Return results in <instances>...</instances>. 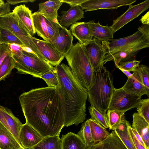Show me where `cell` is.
<instances>
[{
    "label": "cell",
    "instance_id": "obj_1",
    "mask_svg": "<svg viewBox=\"0 0 149 149\" xmlns=\"http://www.w3.org/2000/svg\"><path fill=\"white\" fill-rule=\"evenodd\" d=\"M26 123L43 137L60 135L64 126L65 109L57 88L32 89L19 97Z\"/></svg>",
    "mask_w": 149,
    "mask_h": 149
},
{
    "label": "cell",
    "instance_id": "obj_2",
    "mask_svg": "<svg viewBox=\"0 0 149 149\" xmlns=\"http://www.w3.org/2000/svg\"><path fill=\"white\" fill-rule=\"evenodd\" d=\"M60 86L57 88L64 101L65 109L64 127L82 123L86 119L87 91L83 88L73 76L69 67L62 63L52 69Z\"/></svg>",
    "mask_w": 149,
    "mask_h": 149
},
{
    "label": "cell",
    "instance_id": "obj_3",
    "mask_svg": "<svg viewBox=\"0 0 149 149\" xmlns=\"http://www.w3.org/2000/svg\"><path fill=\"white\" fill-rule=\"evenodd\" d=\"M114 88L111 74L105 67L95 71L93 81L87 91L88 101L106 116Z\"/></svg>",
    "mask_w": 149,
    "mask_h": 149
},
{
    "label": "cell",
    "instance_id": "obj_4",
    "mask_svg": "<svg viewBox=\"0 0 149 149\" xmlns=\"http://www.w3.org/2000/svg\"><path fill=\"white\" fill-rule=\"evenodd\" d=\"M65 57L74 78L87 91L93 81L95 71L88 59L84 45L77 42L73 45Z\"/></svg>",
    "mask_w": 149,
    "mask_h": 149
},
{
    "label": "cell",
    "instance_id": "obj_5",
    "mask_svg": "<svg viewBox=\"0 0 149 149\" xmlns=\"http://www.w3.org/2000/svg\"><path fill=\"white\" fill-rule=\"evenodd\" d=\"M27 48L23 47V49L12 54L14 68L17 70V73L40 78L42 75L52 69V66Z\"/></svg>",
    "mask_w": 149,
    "mask_h": 149
},
{
    "label": "cell",
    "instance_id": "obj_6",
    "mask_svg": "<svg viewBox=\"0 0 149 149\" xmlns=\"http://www.w3.org/2000/svg\"><path fill=\"white\" fill-rule=\"evenodd\" d=\"M0 27L11 31L22 42L25 47L30 49L40 58L44 60L31 38V36L12 12L0 17Z\"/></svg>",
    "mask_w": 149,
    "mask_h": 149
},
{
    "label": "cell",
    "instance_id": "obj_7",
    "mask_svg": "<svg viewBox=\"0 0 149 149\" xmlns=\"http://www.w3.org/2000/svg\"><path fill=\"white\" fill-rule=\"evenodd\" d=\"M141 100V97L127 93L122 88H114L108 109L125 112L136 108Z\"/></svg>",
    "mask_w": 149,
    "mask_h": 149
},
{
    "label": "cell",
    "instance_id": "obj_8",
    "mask_svg": "<svg viewBox=\"0 0 149 149\" xmlns=\"http://www.w3.org/2000/svg\"><path fill=\"white\" fill-rule=\"evenodd\" d=\"M86 51L91 65L95 71L104 66L103 61L107 53L103 41L95 38L84 45Z\"/></svg>",
    "mask_w": 149,
    "mask_h": 149
},
{
    "label": "cell",
    "instance_id": "obj_9",
    "mask_svg": "<svg viewBox=\"0 0 149 149\" xmlns=\"http://www.w3.org/2000/svg\"><path fill=\"white\" fill-rule=\"evenodd\" d=\"M146 40H147L138 30L129 36L113 39L111 42L106 41L103 42L107 49V54H112L130 48Z\"/></svg>",
    "mask_w": 149,
    "mask_h": 149
},
{
    "label": "cell",
    "instance_id": "obj_10",
    "mask_svg": "<svg viewBox=\"0 0 149 149\" xmlns=\"http://www.w3.org/2000/svg\"><path fill=\"white\" fill-rule=\"evenodd\" d=\"M149 8V0L135 5H130L123 14L114 20L111 26L114 33L133 19L137 17Z\"/></svg>",
    "mask_w": 149,
    "mask_h": 149
},
{
    "label": "cell",
    "instance_id": "obj_11",
    "mask_svg": "<svg viewBox=\"0 0 149 149\" xmlns=\"http://www.w3.org/2000/svg\"><path fill=\"white\" fill-rule=\"evenodd\" d=\"M31 38L45 61L52 66L60 64L65 56L59 52L51 42L32 36Z\"/></svg>",
    "mask_w": 149,
    "mask_h": 149
},
{
    "label": "cell",
    "instance_id": "obj_12",
    "mask_svg": "<svg viewBox=\"0 0 149 149\" xmlns=\"http://www.w3.org/2000/svg\"><path fill=\"white\" fill-rule=\"evenodd\" d=\"M149 47V41L146 40L127 49L112 54H107L103 61L104 65L107 62L113 60L116 65L120 63L133 59L141 50Z\"/></svg>",
    "mask_w": 149,
    "mask_h": 149
},
{
    "label": "cell",
    "instance_id": "obj_13",
    "mask_svg": "<svg viewBox=\"0 0 149 149\" xmlns=\"http://www.w3.org/2000/svg\"><path fill=\"white\" fill-rule=\"evenodd\" d=\"M136 0H86L79 6L85 12L101 9H114L122 6H130Z\"/></svg>",
    "mask_w": 149,
    "mask_h": 149
},
{
    "label": "cell",
    "instance_id": "obj_14",
    "mask_svg": "<svg viewBox=\"0 0 149 149\" xmlns=\"http://www.w3.org/2000/svg\"><path fill=\"white\" fill-rule=\"evenodd\" d=\"M0 122L20 144L19 133L23 124L10 109L0 105Z\"/></svg>",
    "mask_w": 149,
    "mask_h": 149
},
{
    "label": "cell",
    "instance_id": "obj_15",
    "mask_svg": "<svg viewBox=\"0 0 149 149\" xmlns=\"http://www.w3.org/2000/svg\"><path fill=\"white\" fill-rule=\"evenodd\" d=\"M20 144L24 148L33 149L43 137L35 129L26 123L23 124L19 133Z\"/></svg>",
    "mask_w": 149,
    "mask_h": 149
},
{
    "label": "cell",
    "instance_id": "obj_16",
    "mask_svg": "<svg viewBox=\"0 0 149 149\" xmlns=\"http://www.w3.org/2000/svg\"><path fill=\"white\" fill-rule=\"evenodd\" d=\"M73 36L70 30L61 26L58 35L51 43L59 52L65 56L73 45Z\"/></svg>",
    "mask_w": 149,
    "mask_h": 149
},
{
    "label": "cell",
    "instance_id": "obj_17",
    "mask_svg": "<svg viewBox=\"0 0 149 149\" xmlns=\"http://www.w3.org/2000/svg\"><path fill=\"white\" fill-rule=\"evenodd\" d=\"M121 88L126 92L140 97L144 95L149 96V90L143 85L139 75L135 71Z\"/></svg>",
    "mask_w": 149,
    "mask_h": 149
},
{
    "label": "cell",
    "instance_id": "obj_18",
    "mask_svg": "<svg viewBox=\"0 0 149 149\" xmlns=\"http://www.w3.org/2000/svg\"><path fill=\"white\" fill-rule=\"evenodd\" d=\"M12 12L15 15L22 25L32 36L36 33L33 24L31 11L24 4L15 7Z\"/></svg>",
    "mask_w": 149,
    "mask_h": 149
},
{
    "label": "cell",
    "instance_id": "obj_19",
    "mask_svg": "<svg viewBox=\"0 0 149 149\" xmlns=\"http://www.w3.org/2000/svg\"><path fill=\"white\" fill-rule=\"evenodd\" d=\"M132 128L141 138L146 149H149V123L138 112L132 115Z\"/></svg>",
    "mask_w": 149,
    "mask_h": 149
},
{
    "label": "cell",
    "instance_id": "obj_20",
    "mask_svg": "<svg viewBox=\"0 0 149 149\" xmlns=\"http://www.w3.org/2000/svg\"><path fill=\"white\" fill-rule=\"evenodd\" d=\"M69 30L78 42L84 45L88 43L93 38L88 22H77L72 25Z\"/></svg>",
    "mask_w": 149,
    "mask_h": 149
},
{
    "label": "cell",
    "instance_id": "obj_21",
    "mask_svg": "<svg viewBox=\"0 0 149 149\" xmlns=\"http://www.w3.org/2000/svg\"><path fill=\"white\" fill-rule=\"evenodd\" d=\"M32 17L34 27L38 36L44 40L50 42L48 31L52 20L45 17L38 11L32 14Z\"/></svg>",
    "mask_w": 149,
    "mask_h": 149
},
{
    "label": "cell",
    "instance_id": "obj_22",
    "mask_svg": "<svg viewBox=\"0 0 149 149\" xmlns=\"http://www.w3.org/2000/svg\"><path fill=\"white\" fill-rule=\"evenodd\" d=\"M90 27L91 35L101 41H110L113 39V32L110 26L101 25L98 21L95 22L94 20L88 22Z\"/></svg>",
    "mask_w": 149,
    "mask_h": 149
},
{
    "label": "cell",
    "instance_id": "obj_23",
    "mask_svg": "<svg viewBox=\"0 0 149 149\" xmlns=\"http://www.w3.org/2000/svg\"><path fill=\"white\" fill-rule=\"evenodd\" d=\"M62 15L60 17L59 24L66 29L84 17V11L79 6L71 7L66 11H62Z\"/></svg>",
    "mask_w": 149,
    "mask_h": 149
},
{
    "label": "cell",
    "instance_id": "obj_24",
    "mask_svg": "<svg viewBox=\"0 0 149 149\" xmlns=\"http://www.w3.org/2000/svg\"><path fill=\"white\" fill-rule=\"evenodd\" d=\"M88 149H127L117 133L113 131L105 139Z\"/></svg>",
    "mask_w": 149,
    "mask_h": 149
},
{
    "label": "cell",
    "instance_id": "obj_25",
    "mask_svg": "<svg viewBox=\"0 0 149 149\" xmlns=\"http://www.w3.org/2000/svg\"><path fill=\"white\" fill-rule=\"evenodd\" d=\"M23 148L11 133L0 122V149Z\"/></svg>",
    "mask_w": 149,
    "mask_h": 149
},
{
    "label": "cell",
    "instance_id": "obj_26",
    "mask_svg": "<svg viewBox=\"0 0 149 149\" xmlns=\"http://www.w3.org/2000/svg\"><path fill=\"white\" fill-rule=\"evenodd\" d=\"M61 139V149H88L79 136L73 133L63 135Z\"/></svg>",
    "mask_w": 149,
    "mask_h": 149
},
{
    "label": "cell",
    "instance_id": "obj_27",
    "mask_svg": "<svg viewBox=\"0 0 149 149\" xmlns=\"http://www.w3.org/2000/svg\"><path fill=\"white\" fill-rule=\"evenodd\" d=\"M130 125L129 122L124 117L114 131L127 149H136L128 130V127Z\"/></svg>",
    "mask_w": 149,
    "mask_h": 149
},
{
    "label": "cell",
    "instance_id": "obj_28",
    "mask_svg": "<svg viewBox=\"0 0 149 149\" xmlns=\"http://www.w3.org/2000/svg\"><path fill=\"white\" fill-rule=\"evenodd\" d=\"M89 120L93 144L101 141L109 135L104 127L91 119Z\"/></svg>",
    "mask_w": 149,
    "mask_h": 149
},
{
    "label": "cell",
    "instance_id": "obj_29",
    "mask_svg": "<svg viewBox=\"0 0 149 149\" xmlns=\"http://www.w3.org/2000/svg\"><path fill=\"white\" fill-rule=\"evenodd\" d=\"M59 135L43 137L33 149H61V139Z\"/></svg>",
    "mask_w": 149,
    "mask_h": 149
},
{
    "label": "cell",
    "instance_id": "obj_30",
    "mask_svg": "<svg viewBox=\"0 0 149 149\" xmlns=\"http://www.w3.org/2000/svg\"><path fill=\"white\" fill-rule=\"evenodd\" d=\"M125 113L116 110H107L106 116L108 128L110 130H114L117 128L122 120L125 117Z\"/></svg>",
    "mask_w": 149,
    "mask_h": 149
},
{
    "label": "cell",
    "instance_id": "obj_31",
    "mask_svg": "<svg viewBox=\"0 0 149 149\" xmlns=\"http://www.w3.org/2000/svg\"><path fill=\"white\" fill-rule=\"evenodd\" d=\"M15 44L25 47L22 42L11 31L0 27V44Z\"/></svg>",
    "mask_w": 149,
    "mask_h": 149
},
{
    "label": "cell",
    "instance_id": "obj_32",
    "mask_svg": "<svg viewBox=\"0 0 149 149\" xmlns=\"http://www.w3.org/2000/svg\"><path fill=\"white\" fill-rule=\"evenodd\" d=\"M14 66L15 61L12 56L6 57L0 66V81L5 80L10 76Z\"/></svg>",
    "mask_w": 149,
    "mask_h": 149
},
{
    "label": "cell",
    "instance_id": "obj_33",
    "mask_svg": "<svg viewBox=\"0 0 149 149\" xmlns=\"http://www.w3.org/2000/svg\"><path fill=\"white\" fill-rule=\"evenodd\" d=\"M77 134L81 138L88 148L93 144L89 119L81 125Z\"/></svg>",
    "mask_w": 149,
    "mask_h": 149
},
{
    "label": "cell",
    "instance_id": "obj_34",
    "mask_svg": "<svg viewBox=\"0 0 149 149\" xmlns=\"http://www.w3.org/2000/svg\"><path fill=\"white\" fill-rule=\"evenodd\" d=\"M89 111L91 116V119L104 127L108 128V125L107 116H105L94 107L90 106Z\"/></svg>",
    "mask_w": 149,
    "mask_h": 149
},
{
    "label": "cell",
    "instance_id": "obj_35",
    "mask_svg": "<svg viewBox=\"0 0 149 149\" xmlns=\"http://www.w3.org/2000/svg\"><path fill=\"white\" fill-rule=\"evenodd\" d=\"M40 78L45 81L48 87L58 88L60 86L57 76L52 69L42 75Z\"/></svg>",
    "mask_w": 149,
    "mask_h": 149
},
{
    "label": "cell",
    "instance_id": "obj_36",
    "mask_svg": "<svg viewBox=\"0 0 149 149\" xmlns=\"http://www.w3.org/2000/svg\"><path fill=\"white\" fill-rule=\"evenodd\" d=\"M135 71L139 75L143 85L149 90V69L144 65H139Z\"/></svg>",
    "mask_w": 149,
    "mask_h": 149
},
{
    "label": "cell",
    "instance_id": "obj_37",
    "mask_svg": "<svg viewBox=\"0 0 149 149\" xmlns=\"http://www.w3.org/2000/svg\"><path fill=\"white\" fill-rule=\"evenodd\" d=\"M136 108L137 112L149 123V99H141Z\"/></svg>",
    "mask_w": 149,
    "mask_h": 149
},
{
    "label": "cell",
    "instance_id": "obj_38",
    "mask_svg": "<svg viewBox=\"0 0 149 149\" xmlns=\"http://www.w3.org/2000/svg\"><path fill=\"white\" fill-rule=\"evenodd\" d=\"M61 6L50 8L38 12L40 14L45 17L52 21L58 20V10Z\"/></svg>",
    "mask_w": 149,
    "mask_h": 149
},
{
    "label": "cell",
    "instance_id": "obj_39",
    "mask_svg": "<svg viewBox=\"0 0 149 149\" xmlns=\"http://www.w3.org/2000/svg\"><path fill=\"white\" fill-rule=\"evenodd\" d=\"M141 61L133 60L120 63L116 68L123 69L128 72L134 71L139 65Z\"/></svg>",
    "mask_w": 149,
    "mask_h": 149
},
{
    "label": "cell",
    "instance_id": "obj_40",
    "mask_svg": "<svg viewBox=\"0 0 149 149\" xmlns=\"http://www.w3.org/2000/svg\"><path fill=\"white\" fill-rule=\"evenodd\" d=\"M63 3L61 0H50L40 3L38 4L39 10L38 11H41L59 5L61 6Z\"/></svg>",
    "mask_w": 149,
    "mask_h": 149
},
{
    "label": "cell",
    "instance_id": "obj_41",
    "mask_svg": "<svg viewBox=\"0 0 149 149\" xmlns=\"http://www.w3.org/2000/svg\"><path fill=\"white\" fill-rule=\"evenodd\" d=\"M12 55L9 45L1 44H0V66L6 57Z\"/></svg>",
    "mask_w": 149,
    "mask_h": 149
},
{
    "label": "cell",
    "instance_id": "obj_42",
    "mask_svg": "<svg viewBox=\"0 0 149 149\" xmlns=\"http://www.w3.org/2000/svg\"><path fill=\"white\" fill-rule=\"evenodd\" d=\"M131 125L128 127V130L130 136L136 149H146V148L143 146L136 138L133 134L132 130Z\"/></svg>",
    "mask_w": 149,
    "mask_h": 149
},
{
    "label": "cell",
    "instance_id": "obj_43",
    "mask_svg": "<svg viewBox=\"0 0 149 149\" xmlns=\"http://www.w3.org/2000/svg\"><path fill=\"white\" fill-rule=\"evenodd\" d=\"M138 30L143 34L146 39L149 41V24H142L139 27Z\"/></svg>",
    "mask_w": 149,
    "mask_h": 149
},
{
    "label": "cell",
    "instance_id": "obj_44",
    "mask_svg": "<svg viewBox=\"0 0 149 149\" xmlns=\"http://www.w3.org/2000/svg\"><path fill=\"white\" fill-rule=\"evenodd\" d=\"M10 4L7 3H5L0 6V17L6 14L10 13Z\"/></svg>",
    "mask_w": 149,
    "mask_h": 149
},
{
    "label": "cell",
    "instance_id": "obj_45",
    "mask_svg": "<svg viewBox=\"0 0 149 149\" xmlns=\"http://www.w3.org/2000/svg\"><path fill=\"white\" fill-rule=\"evenodd\" d=\"M63 3L69 4L71 7L76 6H79L82 3L86 1V0H61Z\"/></svg>",
    "mask_w": 149,
    "mask_h": 149
},
{
    "label": "cell",
    "instance_id": "obj_46",
    "mask_svg": "<svg viewBox=\"0 0 149 149\" xmlns=\"http://www.w3.org/2000/svg\"><path fill=\"white\" fill-rule=\"evenodd\" d=\"M35 0H7V3L9 4L12 5H15L19 3H28V2H34Z\"/></svg>",
    "mask_w": 149,
    "mask_h": 149
},
{
    "label": "cell",
    "instance_id": "obj_47",
    "mask_svg": "<svg viewBox=\"0 0 149 149\" xmlns=\"http://www.w3.org/2000/svg\"><path fill=\"white\" fill-rule=\"evenodd\" d=\"M149 11L148 12L144 15L143 16L140 21L143 24H149Z\"/></svg>",
    "mask_w": 149,
    "mask_h": 149
},
{
    "label": "cell",
    "instance_id": "obj_48",
    "mask_svg": "<svg viewBox=\"0 0 149 149\" xmlns=\"http://www.w3.org/2000/svg\"><path fill=\"white\" fill-rule=\"evenodd\" d=\"M132 131L133 134L135 135L136 138L138 139V140L140 142V143L144 146L145 147V145L140 136L139 135V134L137 132L132 128Z\"/></svg>",
    "mask_w": 149,
    "mask_h": 149
},
{
    "label": "cell",
    "instance_id": "obj_49",
    "mask_svg": "<svg viewBox=\"0 0 149 149\" xmlns=\"http://www.w3.org/2000/svg\"><path fill=\"white\" fill-rule=\"evenodd\" d=\"M118 68L120 70L123 72L127 76V77H128V78L132 76V74H131L130 72L121 68Z\"/></svg>",
    "mask_w": 149,
    "mask_h": 149
},
{
    "label": "cell",
    "instance_id": "obj_50",
    "mask_svg": "<svg viewBox=\"0 0 149 149\" xmlns=\"http://www.w3.org/2000/svg\"><path fill=\"white\" fill-rule=\"evenodd\" d=\"M5 3L3 0H0V6L2 5Z\"/></svg>",
    "mask_w": 149,
    "mask_h": 149
},
{
    "label": "cell",
    "instance_id": "obj_51",
    "mask_svg": "<svg viewBox=\"0 0 149 149\" xmlns=\"http://www.w3.org/2000/svg\"><path fill=\"white\" fill-rule=\"evenodd\" d=\"M25 149V148H20V149Z\"/></svg>",
    "mask_w": 149,
    "mask_h": 149
},
{
    "label": "cell",
    "instance_id": "obj_52",
    "mask_svg": "<svg viewBox=\"0 0 149 149\" xmlns=\"http://www.w3.org/2000/svg\"></svg>",
    "mask_w": 149,
    "mask_h": 149
}]
</instances>
